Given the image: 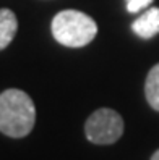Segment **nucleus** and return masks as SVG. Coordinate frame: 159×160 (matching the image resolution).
Instances as JSON below:
<instances>
[{
	"label": "nucleus",
	"mask_w": 159,
	"mask_h": 160,
	"mask_svg": "<svg viewBox=\"0 0 159 160\" xmlns=\"http://www.w3.org/2000/svg\"><path fill=\"white\" fill-rule=\"evenodd\" d=\"M151 160H159V150H156V152L153 154V157H151Z\"/></svg>",
	"instance_id": "8"
},
{
	"label": "nucleus",
	"mask_w": 159,
	"mask_h": 160,
	"mask_svg": "<svg viewBox=\"0 0 159 160\" xmlns=\"http://www.w3.org/2000/svg\"><path fill=\"white\" fill-rule=\"evenodd\" d=\"M85 134L93 144H114L124 134V120L112 108H98L86 120Z\"/></svg>",
	"instance_id": "3"
},
{
	"label": "nucleus",
	"mask_w": 159,
	"mask_h": 160,
	"mask_svg": "<svg viewBox=\"0 0 159 160\" xmlns=\"http://www.w3.org/2000/svg\"><path fill=\"white\" fill-rule=\"evenodd\" d=\"M36 107L24 91L7 89L0 94V133L20 139L33 131Z\"/></svg>",
	"instance_id": "1"
},
{
	"label": "nucleus",
	"mask_w": 159,
	"mask_h": 160,
	"mask_svg": "<svg viewBox=\"0 0 159 160\" xmlns=\"http://www.w3.org/2000/svg\"><path fill=\"white\" fill-rule=\"evenodd\" d=\"M125 2H127V10L130 13H138L143 8L149 7L151 2H154V0H125Z\"/></svg>",
	"instance_id": "7"
},
{
	"label": "nucleus",
	"mask_w": 159,
	"mask_h": 160,
	"mask_svg": "<svg viewBox=\"0 0 159 160\" xmlns=\"http://www.w3.org/2000/svg\"><path fill=\"white\" fill-rule=\"evenodd\" d=\"M18 29V20L12 10L2 8L0 10V50L10 45Z\"/></svg>",
	"instance_id": "5"
},
{
	"label": "nucleus",
	"mask_w": 159,
	"mask_h": 160,
	"mask_svg": "<svg viewBox=\"0 0 159 160\" xmlns=\"http://www.w3.org/2000/svg\"><path fill=\"white\" fill-rule=\"evenodd\" d=\"M145 96L148 103L159 112V63L149 70L145 82Z\"/></svg>",
	"instance_id": "6"
},
{
	"label": "nucleus",
	"mask_w": 159,
	"mask_h": 160,
	"mask_svg": "<svg viewBox=\"0 0 159 160\" xmlns=\"http://www.w3.org/2000/svg\"><path fill=\"white\" fill-rule=\"evenodd\" d=\"M132 29L141 39H151L159 34V8H149L140 15L132 24Z\"/></svg>",
	"instance_id": "4"
},
{
	"label": "nucleus",
	"mask_w": 159,
	"mask_h": 160,
	"mask_svg": "<svg viewBox=\"0 0 159 160\" xmlns=\"http://www.w3.org/2000/svg\"><path fill=\"white\" fill-rule=\"evenodd\" d=\"M52 36L55 41L67 47H85L98 34V24L91 16L77 12L63 10L52 20Z\"/></svg>",
	"instance_id": "2"
}]
</instances>
